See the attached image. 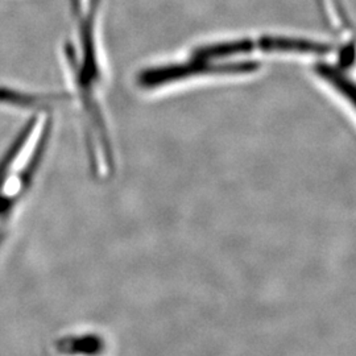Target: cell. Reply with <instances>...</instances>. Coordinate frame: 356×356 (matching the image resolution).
Wrapping results in <instances>:
<instances>
[{
    "mask_svg": "<svg viewBox=\"0 0 356 356\" xmlns=\"http://www.w3.org/2000/svg\"><path fill=\"white\" fill-rule=\"evenodd\" d=\"M67 7L72 35L63 48L70 86L67 92L79 113L91 170L101 176L114 166L113 143L102 101L106 85L99 29L102 0H67Z\"/></svg>",
    "mask_w": 356,
    "mask_h": 356,
    "instance_id": "6da1fadb",
    "label": "cell"
},
{
    "mask_svg": "<svg viewBox=\"0 0 356 356\" xmlns=\"http://www.w3.org/2000/svg\"><path fill=\"white\" fill-rule=\"evenodd\" d=\"M53 134L49 110L35 111L0 156V222L23 201L38 176Z\"/></svg>",
    "mask_w": 356,
    "mask_h": 356,
    "instance_id": "7a4b0ae2",
    "label": "cell"
},
{
    "mask_svg": "<svg viewBox=\"0 0 356 356\" xmlns=\"http://www.w3.org/2000/svg\"><path fill=\"white\" fill-rule=\"evenodd\" d=\"M263 67L259 60L211 58L191 53L179 61L143 67L136 73V85L144 91H157L193 79L254 76Z\"/></svg>",
    "mask_w": 356,
    "mask_h": 356,
    "instance_id": "3957f363",
    "label": "cell"
},
{
    "mask_svg": "<svg viewBox=\"0 0 356 356\" xmlns=\"http://www.w3.org/2000/svg\"><path fill=\"white\" fill-rule=\"evenodd\" d=\"M335 51V47L321 40L284 36V35H263L243 36L207 41L191 49V53L226 60H257L259 56H309L326 57Z\"/></svg>",
    "mask_w": 356,
    "mask_h": 356,
    "instance_id": "277c9868",
    "label": "cell"
},
{
    "mask_svg": "<svg viewBox=\"0 0 356 356\" xmlns=\"http://www.w3.org/2000/svg\"><path fill=\"white\" fill-rule=\"evenodd\" d=\"M70 102L67 91H26L23 89H13L11 86H0V106L23 110V111H41L51 110L57 103Z\"/></svg>",
    "mask_w": 356,
    "mask_h": 356,
    "instance_id": "5b68a950",
    "label": "cell"
},
{
    "mask_svg": "<svg viewBox=\"0 0 356 356\" xmlns=\"http://www.w3.org/2000/svg\"><path fill=\"white\" fill-rule=\"evenodd\" d=\"M347 67L344 65L330 64L326 61H318L313 66V73L322 81L329 89L332 90L342 102L348 106L350 113L354 114L355 108V82L353 76L347 73Z\"/></svg>",
    "mask_w": 356,
    "mask_h": 356,
    "instance_id": "8992f818",
    "label": "cell"
}]
</instances>
